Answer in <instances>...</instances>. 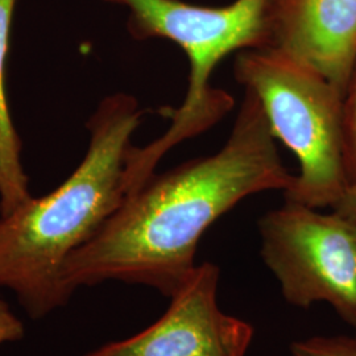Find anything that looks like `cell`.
I'll list each match as a JSON object with an SVG mask.
<instances>
[{
	"mask_svg": "<svg viewBox=\"0 0 356 356\" xmlns=\"http://www.w3.org/2000/svg\"><path fill=\"white\" fill-rule=\"evenodd\" d=\"M284 165L257 98L244 90L225 145L163 175H153L127 197L101 229L67 259L69 292L104 281L151 286L172 297L191 277L197 247L218 218L243 200L285 191Z\"/></svg>",
	"mask_w": 356,
	"mask_h": 356,
	"instance_id": "obj_1",
	"label": "cell"
},
{
	"mask_svg": "<svg viewBox=\"0 0 356 356\" xmlns=\"http://www.w3.org/2000/svg\"><path fill=\"white\" fill-rule=\"evenodd\" d=\"M144 110L126 92L106 97L88 122L89 149L56 191L0 216V288L15 293L29 317H45L72 293L67 259L126 200L124 169Z\"/></svg>",
	"mask_w": 356,
	"mask_h": 356,
	"instance_id": "obj_2",
	"label": "cell"
},
{
	"mask_svg": "<svg viewBox=\"0 0 356 356\" xmlns=\"http://www.w3.org/2000/svg\"><path fill=\"white\" fill-rule=\"evenodd\" d=\"M128 10L127 29L135 40L165 38L191 64L184 103L170 114L164 135L145 147H131L126 182L136 191L154 175L159 161L179 143L214 126L232 108V98L209 83L218 64L232 51L270 45L272 0H235L207 7L182 0H104Z\"/></svg>",
	"mask_w": 356,
	"mask_h": 356,
	"instance_id": "obj_3",
	"label": "cell"
},
{
	"mask_svg": "<svg viewBox=\"0 0 356 356\" xmlns=\"http://www.w3.org/2000/svg\"><path fill=\"white\" fill-rule=\"evenodd\" d=\"M234 76L261 104L273 138L298 160L300 175L284 191L285 201L313 209L337 204L350 185L342 92L316 70L273 47L241 51Z\"/></svg>",
	"mask_w": 356,
	"mask_h": 356,
	"instance_id": "obj_4",
	"label": "cell"
},
{
	"mask_svg": "<svg viewBox=\"0 0 356 356\" xmlns=\"http://www.w3.org/2000/svg\"><path fill=\"white\" fill-rule=\"evenodd\" d=\"M260 254L288 304L325 302L356 330V220L285 201L259 223Z\"/></svg>",
	"mask_w": 356,
	"mask_h": 356,
	"instance_id": "obj_5",
	"label": "cell"
},
{
	"mask_svg": "<svg viewBox=\"0 0 356 356\" xmlns=\"http://www.w3.org/2000/svg\"><path fill=\"white\" fill-rule=\"evenodd\" d=\"M219 268L198 264L170 297L164 316L124 341L82 356H244L254 327L218 305Z\"/></svg>",
	"mask_w": 356,
	"mask_h": 356,
	"instance_id": "obj_6",
	"label": "cell"
},
{
	"mask_svg": "<svg viewBox=\"0 0 356 356\" xmlns=\"http://www.w3.org/2000/svg\"><path fill=\"white\" fill-rule=\"evenodd\" d=\"M269 47L343 94L356 63V0H272Z\"/></svg>",
	"mask_w": 356,
	"mask_h": 356,
	"instance_id": "obj_7",
	"label": "cell"
},
{
	"mask_svg": "<svg viewBox=\"0 0 356 356\" xmlns=\"http://www.w3.org/2000/svg\"><path fill=\"white\" fill-rule=\"evenodd\" d=\"M16 3L0 0V216L11 214L32 198L22 164V140L13 126L6 92V65Z\"/></svg>",
	"mask_w": 356,
	"mask_h": 356,
	"instance_id": "obj_8",
	"label": "cell"
},
{
	"mask_svg": "<svg viewBox=\"0 0 356 356\" xmlns=\"http://www.w3.org/2000/svg\"><path fill=\"white\" fill-rule=\"evenodd\" d=\"M292 356H356V335L354 337H313L294 342Z\"/></svg>",
	"mask_w": 356,
	"mask_h": 356,
	"instance_id": "obj_9",
	"label": "cell"
},
{
	"mask_svg": "<svg viewBox=\"0 0 356 356\" xmlns=\"http://www.w3.org/2000/svg\"><path fill=\"white\" fill-rule=\"evenodd\" d=\"M344 161L348 182L356 181V79L351 111L348 114L347 132H344Z\"/></svg>",
	"mask_w": 356,
	"mask_h": 356,
	"instance_id": "obj_10",
	"label": "cell"
},
{
	"mask_svg": "<svg viewBox=\"0 0 356 356\" xmlns=\"http://www.w3.org/2000/svg\"><path fill=\"white\" fill-rule=\"evenodd\" d=\"M24 335V326L8 305L0 300V346L6 342H15Z\"/></svg>",
	"mask_w": 356,
	"mask_h": 356,
	"instance_id": "obj_11",
	"label": "cell"
},
{
	"mask_svg": "<svg viewBox=\"0 0 356 356\" xmlns=\"http://www.w3.org/2000/svg\"><path fill=\"white\" fill-rule=\"evenodd\" d=\"M332 207L335 213L356 220V181L347 186L343 195Z\"/></svg>",
	"mask_w": 356,
	"mask_h": 356,
	"instance_id": "obj_12",
	"label": "cell"
},
{
	"mask_svg": "<svg viewBox=\"0 0 356 356\" xmlns=\"http://www.w3.org/2000/svg\"><path fill=\"white\" fill-rule=\"evenodd\" d=\"M355 335H356V330H355Z\"/></svg>",
	"mask_w": 356,
	"mask_h": 356,
	"instance_id": "obj_13",
	"label": "cell"
}]
</instances>
